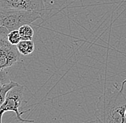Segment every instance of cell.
I'll return each instance as SVG.
<instances>
[{"mask_svg":"<svg viewBox=\"0 0 126 123\" xmlns=\"http://www.w3.org/2000/svg\"><path fill=\"white\" fill-rule=\"evenodd\" d=\"M122 92L123 88L104 92L99 100L98 111L96 112L97 120L94 122L126 123V99Z\"/></svg>","mask_w":126,"mask_h":123,"instance_id":"1","label":"cell"},{"mask_svg":"<svg viewBox=\"0 0 126 123\" xmlns=\"http://www.w3.org/2000/svg\"><path fill=\"white\" fill-rule=\"evenodd\" d=\"M41 17V11H37L0 10V26L10 32L18 30L24 24H31Z\"/></svg>","mask_w":126,"mask_h":123,"instance_id":"2","label":"cell"},{"mask_svg":"<svg viewBox=\"0 0 126 123\" xmlns=\"http://www.w3.org/2000/svg\"><path fill=\"white\" fill-rule=\"evenodd\" d=\"M24 97V87L18 84L11 88L7 93L4 102L0 106V123L2 122V116L7 112H14L16 119L22 123H32L34 120H24L22 115L27 111H20Z\"/></svg>","mask_w":126,"mask_h":123,"instance_id":"3","label":"cell"},{"mask_svg":"<svg viewBox=\"0 0 126 123\" xmlns=\"http://www.w3.org/2000/svg\"><path fill=\"white\" fill-rule=\"evenodd\" d=\"M47 7V0H0V10L42 11Z\"/></svg>","mask_w":126,"mask_h":123,"instance_id":"4","label":"cell"},{"mask_svg":"<svg viewBox=\"0 0 126 123\" xmlns=\"http://www.w3.org/2000/svg\"><path fill=\"white\" fill-rule=\"evenodd\" d=\"M21 60L16 46L11 44L7 36H0V69H5Z\"/></svg>","mask_w":126,"mask_h":123,"instance_id":"5","label":"cell"},{"mask_svg":"<svg viewBox=\"0 0 126 123\" xmlns=\"http://www.w3.org/2000/svg\"><path fill=\"white\" fill-rule=\"evenodd\" d=\"M16 46L19 54L23 56L32 54L35 48L34 43L32 40H21Z\"/></svg>","mask_w":126,"mask_h":123,"instance_id":"6","label":"cell"},{"mask_svg":"<svg viewBox=\"0 0 126 123\" xmlns=\"http://www.w3.org/2000/svg\"><path fill=\"white\" fill-rule=\"evenodd\" d=\"M18 31L22 40H32L34 31L30 26V24H24L18 29Z\"/></svg>","mask_w":126,"mask_h":123,"instance_id":"7","label":"cell"},{"mask_svg":"<svg viewBox=\"0 0 126 123\" xmlns=\"http://www.w3.org/2000/svg\"><path fill=\"white\" fill-rule=\"evenodd\" d=\"M19 83H16V82H14V81H11L9 84H7V85L2 87L0 88V106L4 102V99H5V97H6V95L7 92L11 89L13 87L16 86V85H18Z\"/></svg>","mask_w":126,"mask_h":123,"instance_id":"8","label":"cell"},{"mask_svg":"<svg viewBox=\"0 0 126 123\" xmlns=\"http://www.w3.org/2000/svg\"><path fill=\"white\" fill-rule=\"evenodd\" d=\"M7 39L9 42L12 45H16L22 40L18 30L10 31L7 34Z\"/></svg>","mask_w":126,"mask_h":123,"instance_id":"9","label":"cell"},{"mask_svg":"<svg viewBox=\"0 0 126 123\" xmlns=\"http://www.w3.org/2000/svg\"><path fill=\"white\" fill-rule=\"evenodd\" d=\"M11 81L12 80L5 70L0 69V88L9 84Z\"/></svg>","mask_w":126,"mask_h":123,"instance_id":"10","label":"cell"},{"mask_svg":"<svg viewBox=\"0 0 126 123\" xmlns=\"http://www.w3.org/2000/svg\"><path fill=\"white\" fill-rule=\"evenodd\" d=\"M125 115H126V108H125Z\"/></svg>","mask_w":126,"mask_h":123,"instance_id":"11","label":"cell"}]
</instances>
